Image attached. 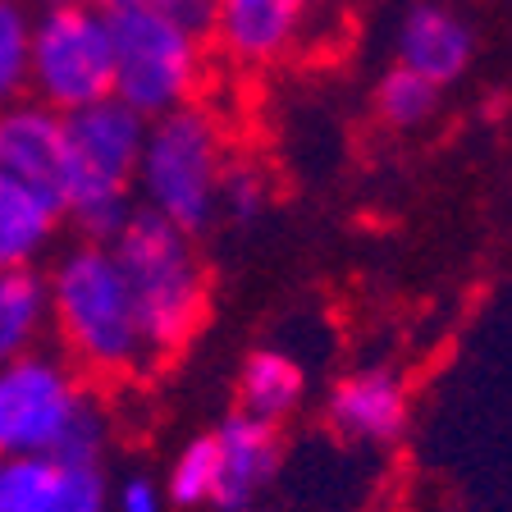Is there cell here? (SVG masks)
Segmentation results:
<instances>
[{"mask_svg": "<svg viewBox=\"0 0 512 512\" xmlns=\"http://www.w3.org/2000/svg\"><path fill=\"white\" fill-rule=\"evenodd\" d=\"M115 46V101L138 110L142 119H160L202 101L211 78V37L192 32L156 5L110 14Z\"/></svg>", "mask_w": 512, "mask_h": 512, "instance_id": "obj_6", "label": "cell"}, {"mask_svg": "<svg viewBox=\"0 0 512 512\" xmlns=\"http://www.w3.org/2000/svg\"><path fill=\"white\" fill-rule=\"evenodd\" d=\"M51 334L42 270H0V362L42 348Z\"/></svg>", "mask_w": 512, "mask_h": 512, "instance_id": "obj_16", "label": "cell"}, {"mask_svg": "<svg viewBox=\"0 0 512 512\" xmlns=\"http://www.w3.org/2000/svg\"><path fill=\"white\" fill-rule=\"evenodd\" d=\"M28 96L55 115H74L115 96V46L110 19L83 5H46L32 28Z\"/></svg>", "mask_w": 512, "mask_h": 512, "instance_id": "obj_7", "label": "cell"}, {"mask_svg": "<svg viewBox=\"0 0 512 512\" xmlns=\"http://www.w3.org/2000/svg\"><path fill=\"white\" fill-rule=\"evenodd\" d=\"M211 444V512H252L284 467L279 426L247 412H229L206 430Z\"/></svg>", "mask_w": 512, "mask_h": 512, "instance_id": "obj_8", "label": "cell"}, {"mask_svg": "<svg viewBox=\"0 0 512 512\" xmlns=\"http://www.w3.org/2000/svg\"><path fill=\"white\" fill-rule=\"evenodd\" d=\"M32 28H37V5L32 0H0V106H14V101L28 96Z\"/></svg>", "mask_w": 512, "mask_h": 512, "instance_id": "obj_17", "label": "cell"}, {"mask_svg": "<svg viewBox=\"0 0 512 512\" xmlns=\"http://www.w3.org/2000/svg\"><path fill=\"white\" fill-rule=\"evenodd\" d=\"M307 403V366L284 348H256L247 352L238 371V412L261 416L270 426L288 421Z\"/></svg>", "mask_w": 512, "mask_h": 512, "instance_id": "obj_15", "label": "cell"}, {"mask_svg": "<svg viewBox=\"0 0 512 512\" xmlns=\"http://www.w3.org/2000/svg\"><path fill=\"white\" fill-rule=\"evenodd\" d=\"M0 174L55 197L64 174V115L46 110L32 96L0 106Z\"/></svg>", "mask_w": 512, "mask_h": 512, "instance_id": "obj_13", "label": "cell"}, {"mask_svg": "<svg viewBox=\"0 0 512 512\" xmlns=\"http://www.w3.org/2000/svg\"><path fill=\"white\" fill-rule=\"evenodd\" d=\"M266 202H270V179L261 174V165L234 160L220 188V215H229L234 224H252V220H261Z\"/></svg>", "mask_w": 512, "mask_h": 512, "instance_id": "obj_19", "label": "cell"}, {"mask_svg": "<svg viewBox=\"0 0 512 512\" xmlns=\"http://www.w3.org/2000/svg\"><path fill=\"white\" fill-rule=\"evenodd\" d=\"M64 211L51 192L0 174V270H42L55 256Z\"/></svg>", "mask_w": 512, "mask_h": 512, "instance_id": "obj_14", "label": "cell"}, {"mask_svg": "<svg viewBox=\"0 0 512 512\" xmlns=\"http://www.w3.org/2000/svg\"><path fill=\"white\" fill-rule=\"evenodd\" d=\"M106 407L92 380L51 343L0 362V462L5 458H64L101 462Z\"/></svg>", "mask_w": 512, "mask_h": 512, "instance_id": "obj_2", "label": "cell"}, {"mask_svg": "<svg viewBox=\"0 0 512 512\" xmlns=\"http://www.w3.org/2000/svg\"><path fill=\"white\" fill-rule=\"evenodd\" d=\"M307 5H311V10H320V5H330V0H307Z\"/></svg>", "mask_w": 512, "mask_h": 512, "instance_id": "obj_22", "label": "cell"}, {"mask_svg": "<svg viewBox=\"0 0 512 512\" xmlns=\"http://www.w3.org/2000/svg\"><path fill=\"white\" fill-rule=\"evenodd\" d=\"M229 133L220 115L192 101L160 119H147V142L138 160V206L160 220L202 234L220 215V188L229 174Z\"/></svg>", "mask_w": 512, "mask_h": 512, "instance_id": "obj_5", "label": "cell"}, {"mask_svg": "<svg viewBox=\"0 0 512 512\" xmlns=\"http://www.w3.org/2000/svg\"><path fill=\"white\" fill-rule=\"evenodd\" d=\"M407 416H412V394L394 366L348 371L325 398V421L348 444H394L407 430Z\"/></svg>", "mask_w": 512, "mask_h": 512, "instance_id": "obj_12", "label": "cell"}, {"mask_svg": "<svg viewBox=\"0 0 512 512\" xmlns=\"http://www.w3.org/2000/svg\"><path fill=\"white\" fill-rule=\"evenodd\" d=\"M42 275L55 352H64L87 380H138L156 371L160 362L142 334L138 302L106 238L60 247Z\"/></svg>", "mask_w": 512, "mask_h": 512, "instance_id": "obj_1", "label": "cell"}, {"mask_svg": "<svg viewBox=\"0 0 512 512\" xmlns=\"http://www.w3.org/2000/svg\"><path fill=\"white\" fill-rule=\"evenodd\" d=\"M110 512H170V494L151 476H124L110 494Z\"/></svg>", "mask_w": 512, "mask_h": 512, "instance_id": "obj_20", "label": "cell"}, {"mask_svg": "<svg viewBox=\"0 0 512 512\" xmlns=\"http://www.w3.org/2000/svg\"><path fill=\"white\" fill-rule=\"evenodd\" d=\"M435 106H439V87L407 74V69H398V64H389V74L375 87V115L389 128H403V133L426 124V119L435 115Z\"/></svg>", "mask_w": 512, "mask_h": 512, "instance_id": "obj_18", "label": "cell"}, {"mask_svg": "<svg viewBox=\"0 0 512 512\" xmlns=\"http://www.w3.org/2000/svg\"><path fill=\"white\" fill-rule=\"evenodd\" d=\"M106 243L128 279V293L138 302L142 334H147L156 362H170L174 352H183L197 339L206 307H211V279H206V261L197 252V234L138 206Z\"/></svg>", "mask_w": 512, "mask_h": 512, "instance_id": "obj_3", "label": "cell"}, {"mask_svg": "<svg viewBox=\"0 0 512 512\" xmlns=\"http://www.w3.org/2000/svg\"><path fill=\"white\" fill-rule=\"evenodd\" d=\"M0 512H110L106 467L87 458H5Z\"/></svg>", "mask_w": 512, "mask_h": 512, "instance_id": "obj_10", "label": "cell"}, {"mask_svg": "<svg viewBox=\"0 0 512 512\" xmlns=\"http://www.w3.org/2000/svg\"><path fill=\"white\" fill-rule=\"evenodd\" d=\"M476 32L448 0H407L394 19V64L444 92L467 74Z\"/></svg>", "mask_w": 512, "mask_h": 512, "instance_id": "obj_11", "label": "cell"}, {"mask_svg": "<svg viewBox=\"0 0 512 512\" xmlns=\"http://www.w3.org/2000/svg\"><path fill=\"white\" fill-rule=\"evenodd\" d=\"M37 10H46V5H83V10H96V14H119V10H133V5H147V0H32Z\"/></svg>", "mask_w": 512, "mask_h": 512, "instance_id": "obj_21", "label": "cell"}, {"mask_svg": "<svg viewBox=\"0 0 512 512\" xmlns=\"http://www.w3.org/2000/svg\"><path fill=\"white\" fill-rule=\"evenodd\" d=\"M147 119L106 96L96 106L64 115V174L55 202L78 238H115L138 211V160Z\"/></svg>", "mask_w": 512, "mask_h": 512, "instance_id": "obj_4", "label": "cell"}, {"mask_svg": "<svg viewBox=\"0 0 512 512\" xmlns=\"http://www.w3.org/2000/svg\"><path fill=\"white\" fill-rule=\"evenodd\" d=\"M307 0H215L211 46L238 69H270L302 46Z\"/></svg>", "mask_w": 512, "mask_h": 512, "instance_id": "obj_9", "label": "cell"}]
</instances>
